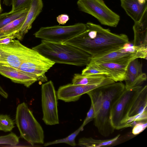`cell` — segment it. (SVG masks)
Wrapping results in <instances>:
<instances>
[{"instance_id":"cell-30","label":"cell","mask_w":147,"mask_h":147,"mask_svg":"<svg viewBox=\"0 0 147 147\" xmlns=\"http://www.w3.org/2000/svg\"><path fill=\"white\" fill-rule=\"evenodd\" d=\"M95 117V113L93 106L91 104L90 109L88 112L86 117L82 124L84 127L88 123L94 119Z\"/></svg>"},{"instance_id":"cell-23","label":"cell","mask_w":147,"mask_h":147,"mask_svg":"<svg viewBox=\"0 0 147 147\" xmlns=\"http://www.w3.org/2000/svg\"><path fill=\"white\" fill-rule=\"evenodd\" d=\"M27 13L12 21L1 28L0 33H9L19 31L25 21Z\"/></svg>"},{"instance_id":"cell-31","label":"cell","mask_w":147,"mask_h":147,"mask_svg":"<svg viewBox=\"0 0 147 147\" xmlns=\"http://www.w3.org/2000/svg\"><path fill=\"white\" fill-rule=\"evenodd\" d=\"M18 32L12 34L0 37V45H4L8 44L14 38H16Z\"/></svg>"},{"instance_id":"cell-3","label":"cell","mask_w":147,"mask_h":147,"mask_svg":"<svg viewBox=\"0 0 147 147\" xmlns=\"http://www.w3.org/2000/svg\"><path fill=\"white\" fill-rule=\"evenodd\" d=\"M32 49L55 63L84 66L90 62L92 57L80 49L64 42L42 40L40 44Z\"/></svg>"},{"instance_id":"cell-26","label":"cell","mask_w":147,"mask_h":147,"mask_svg":"<svg viewBox=\"0 0 147 147\" xmlns=\"http://www.w3.org/2000/svg\"><path fill=\"white\" fill-rule=\"evenodd\" d=\"M19 143V138L13 132L5 136H0V144H5L15 146Z\"/></svg>"},{"instance_id":"cell-17","label":"cell","mask_w":147,"mask_h":147,"mask_svg":"<svg viewBox=\"0 0 147 147\" xmlns=\"http://www.w3.org/2000/svg\"><path fill=\"white\" fill-rule=\"evenodd\" d=\"M121 6L134 21H139L147 9V0H120Z\"/></svg>"},{"instance_id":"cell-16","label":"cell","mask_w":147,"mask_h":147,"mask_svg":"<svg viewBox=\"0 0 147 147\" xmlns=\"http://www.w3.org/2000/svg\"><path fill=\"white\" fill-rule=\"evenodd\" d=\"M42 0H32L25 21L17 33L16 38L22 40L32 27V24L42 11Z\"/></svg>"},{"instance_id":"cell-18","label":"cell","mask_w":147,"mask_h":147,"mask_svg":"<svg viewBox=\"0 0 147 147\" xmlns=\"http://www.w3.org/2000/svg\"><path fill=\"white\" fill-rule=\"evenodd\" d=\"M133 29L134 34L133 46L147 48V9L140 19L134 22Z\"/></svg>"},{"instance_id":"cell-8","label":"cell","mask_w":147,"mask_h":147,"mask_svg":"<svg viewBox=\"0 0 147 147\" xmlns=\"http://www.w3.org/2000/svg\"><path fill=\"white\" fill-rule=\"evenodd\" d=\"M86 28V24L81 23L65 26L56 25L42 27L34 35L43 40L63 43L81 33Z\"/></svg>"},{"instance_id":"cell-34","label":"cell","mask_w":147,"mask_h":147,"mask_svg":"<svg viewBox=\"0 0 147 147\" xmlns=\"http://www.w3.org/2000/svg\"><path fill=\"white\" fill-rule=\"evenodd\" d=\"M13 0H3V4L7 6L12 5Z\"/></svg>"},{"instance_id":"cell-7","label":"cell","mask_w":147,"mask_h":147,"mask_svg":"<svg viewBox=\"0 0 147 147\" xmlns=\"http://www.w3.org/2000/svg\"><path fill=\"white\" fill-rule=\"evenodd\" d=\"M77 5L81 11L90 14L102 24L115 27L120 17L110 9L103 0H78Z\"/></svg>"},{"instance_id":"cell-11","label":"cell","mask_w":147,"mask_h":147,"mask_svg":"<svg viewBox=\"0 0 147 147\" xmlns=\"http://www.w3.org/2000/svg\"><path fill=\"white\" fill-rule=\"evenodd\" d=\"M115 82L107 77L102 82L88 85H74L69 84L60 86L57 92L58 99L65 102H75L81 96L99 87Z\"/></svg>"},{"instance_id":"cell-33","label":"cell","mask_w":147,"mask_h":147,"mask_svg":"<svg viewBox=\"0 0 147 147\" xmlns=\"http://www.w3.org/2000/svg\"><path fill=\"white\" fill-rule=\"evenodd\" d=\"M0 94L4 98L7 99L8 97V94L5 92L0 85Z\"/></svg>"},{"instance_id":"cell-32","label":"cell","mask_w":147,"mask_h":147,"mask_svg":"<svg viewBox=\"0 0 147 147\" xmlns=\"http://www.w3.org/2000/svg\"><path fill=\"white\" fill-rule=\"evenodd\" d=\"M69 19V16L66 14H62L58 16L57 17V21L59 24H65Z\"/></svg>"},{"instance_id":"cell-35","label":"cell","mask_w":147,"mask_h":147,"mask_svg":"<svg viewBox=\"0 0 147 147\" xmlns=\"http://www.w3.org/2000/svg\"><path fill=\"white\" fill-rule=\"evenodd\" d=\"M18 31H15V32H12V33H9L5 34V33H0V37H3V36H7V35H9L12 34H13V33H15V32H17Z\"/></svg>"},{"instance_id":"cell-9","label":"cell","mask_w":147,"mask_h":147,"mask_svg":"<svg viewBox=\"0 0 147 147\" xmlns=\"http://www.w3.org/2000/svg\"><path fill=\"white\" fill-rule=\"evenodd\" d=\"M42 120L49 125L59 124L57 92L53 82L50 80L41 86Z\"/></svg>"},{"instance_id":"cell-10","label":"cell","mask_w":147,"mask_h":147,"mask_svg":"<svg viewBox=\"0 0 147 147\" xmlns=\"http://www.w3.org/2000/svg\"><path fill=\"white\" fill-rule=\"evenodd\" d=\"M147 48L134 46L129 42L115 51L91 58V61L99 62H120L138 58L146 59Z\"/></svg>"},{"instance_id":"cell-20","label":"cell","mask_w":147,"mask_h":147,"mask_svg":"<svg viewBox=\"0 0 147 147\" xmlns=\"http://www.w3.org/2000/svg\"><path fill=\"white\" fill-rule=\"evenodd\" d=\"M120 136L118 134L115 137L108 139L99 140L91 137L83 138H80L78 145L81 147H99L109 146L115 143Z\"/></svg>"},{"instance_id":"cell-27","label":"cell","mask_w":147,"mask_h":147,"mask_svg":"<svg viewBox=\"0 0 147 147\" xmlns=\"http://www.w3.org/2000/svg\"><path fill=\"white\" fill-rule=\"evenodd\" d=\"M32 0H13L12 8L10 12L30 7Z\"/></svg>"},{"instance_id":"cell-37","label":"cell","mask_w":147,"mask_h":147,"mask_svg":"<svg viewBox=\"0 0 147 147\" xmlns=\"http://www.w3.org/2000/svg\"><path fill=\"white\" fill-rule=\"evenodd\" d=\"M1 57V55L0 52V58Z\"/></svg>"},{"instance_id":"cell-4","label":"cell","mask_w":147,"mask_h":147,"mask_svg":"<svg viewBox=\"0 0 147 147\" xmlns=\"http://www.w3.org/2000/svg\"><path fill=\"white\" fill-rule=\"evenodd\" d=\"M15 121L22 138L32 146L35 144H44L43 129L24 102L18 106Z\"/></svg>"},{"instance_id":"cell-24","label":"cell","mask_w":147,"mask_h":147,"mask_svg":"<svg viewBox=\"0 0 147 147\" xmlns=\"http://www.w3.org/2000/svg\"><path fill=\"white\" fill-rule=\"evenodd\" d=\"M84 127L81 125L77 130L72 133L67 137L60 139L45 143L44 146H46L49 145L59 143H65L72 146H75L76 144L75 142V139L76 137L80 131L83 130Z\"/></svg>"},{"instance_id":"cell-22","label":"cell","mask_w":147,"mask_h":147,"mask_svg":"<svg viewBox=\"0 0 147 147\" xmlns=\"http://www.w3.org/2000/svg\"><path fill=\"white\" fill-rule=\"evenodd\" d=\"M30 7L23 8L13 12L0 14V29L12 21L28 13Z\"/></svg>"},{"instance_id":"cell-12","label":"cell","mask_w":147,"mask_h":147,"mask_svg":"<svg viewBox=\"0 0 147 147\" xmlns=\"http://www.w3.org/2000/svg\"><path fill=\"white\" fill-rule=\"evenodd\" d=\"M28 48L15 39L7 44L0 45V63L19 69Z\"/></svg>"},{"instance_id":"cell-28","label":"cell","mask_w":147,"mask_h":147,"mask_svg":"<svg viewBox=\"0 0 147 147\" xmlns=\"http://www.w3.org/2000/svg\"><path fill=\"white\" fill-rule=\"evenodd\" d=\"M83 69L82 74L84 76L103 75L107 77V74L104 72L88 64Z\"/></svg>"},{"instance_id":"cell-29","label":"cell","mask_w":147,"mask_h":147,"mask_svg":"<svg viewBox=\"0 0 147 147\" xmlns=\"http://www.w3.org/2000/svg\"><path fill=\"white\" fill-rule=\"evenodd\" d=\"M147 126V120L138 122L133 127L132 133L134 135H138L142 132Z\"/></svg>"},{"instance_id":"cell-19","label":"cell","mask_w":147,"mask_h":147,"mask_svg":"<svg viewBox=\"0 0 147 147\" xmlns=\"http://www.w3.org/2000/svg\"><path fill=\"white\" fill-rule=\"evenodd\" d=\"M147 111V86L142 87L129 113L131 117Z\"/></svg>"},{"instance_id":"cell-36","label":"cell","mask_w":147,"mask_h":147,"mask_svg":"<svg viewBox=\"0 0 147 147\" xmlns=\"http://www.w3.org/2000/svg\"><path fill=\"white\" fill-rule=\"evenodd\" d=\"M1 0H0V13L1 11Z\"/></svg>"},{"instance_id":"cell-25","label":"cell","mask_w":147,"mask_h":147,"mask_svg":"<svg viewBox=\"0 0 147 147\" xmlns=\"http://www.w3.org/2000/svg\"><path fill=\"white\" fill-rule=\"evenodd\" d=\"M14 120L7 115H0V130L5 132L11 131L14 126Z\"/></svg>"},{"instance_id":"cell-5","label":"cell","mask_w":147,"mask_h":147,"mask_svg":"<svg viewBox=\"0 0 147 147\" xmlns=\"http://www.w3.org/2000/svg\"><path fill=\"white\" fill-rule=\"evenodd\" d=\"M142 87L138 86L129 89L125 88L113 104L110 119L115 129L126 128L129 112Z\"/></svg>"},{"instance_id":"cell-13","label":"cell","mask_w":147,"mask_h":147,"mask_svg":"<svg viewBox=\"0 0 147 147\" xmlns=\"http://www.w3.org/2000/svg\"><path fill=\"white\" fill-rule=\"evenodd\" d=\"M131 61L99 62L91 61L88 64L105 72L107 77L115 82L124 80L127 67Z\"/></svg>"},{"instance_id":"cell-38","label":"cell","mask_w":147,"mask_h":147,"mask_svg":"<svg viewBox=\"0 0 147 147\" xmlns=\"http://www.w3.org/2000/svg\"><path fill=\"white\" fill-rule=\"evenodd\" d=\"M0 101H1V100H0Z\"/></svg>"},{"instance_id":"cell-1","label":"cell","mask_w":147,"mask_h":147,"mask_svg":"<svg viewBox=\"0 0 147 147\" xmlns=\"http://www.w3.org/2000/svg\"><path fill=\"white\" fill-rule=\"evenodd\" d=\"M86 24L84 32L64 43L73 45L93 57L118 50L129 42L125 34L112 33L91 22Z\"/></svg>"},{"instance_id":"cell-14","label":"cell","mask_w":147,"mask_h":147,"mask_svg":"<svg viewBox=\"0 0 147 147\" xmlns=\"http://www.w3.org/2000/svg\"><path fill=\"white\" fill-rule=\"evenodd\" d=\"M138 59L132 60L127 65L124 80L125 83V89L140 86L146 80V74L142 71V63L138 61Z\"/></svg>"},{"instance_id":"cell-2","label":"cell","mask_w":147,"mask_h":147,"mask_svg":"<svg viewBox=\"0 0 147 147\" xmlns=\"http://www.w3.org/2000/svg\"><path fill=\"white\" fill-rule=\"evenodd\" d=\"M125 89L121 82L101 86L86 94L89 96L94 111V124L99 133L104 137L112 134L110 116L111 106Z\"/></svg>"},{"instance_id":"cell-21","label":"cell","mask_w":147,"mask_h":147,"mask_svg":"<svg viewBox=\"0 0 147 147\" xmlns=\"http://www.w3.org/2000/svg\"><path fill=\"white\" fill-rule=\"evenodd\" d=\"M107 77L103 75L84 76L75 74L73 76L72 84L74 85H88L98 84L104 81Z\"/></svg>"},{"instance_id":"cell-15","label":"cell","mask_w":147,"mask_h":147,"mask_svg":"<svg viewBox=\"0 0 147 147\" xmlns=\"http://www.w3.org/2000/svg\"><path fill=\"white\" fill-rule=\"evenodd\" d=\"M0 74L15 83L23 84L27 88L37 81L27 73L9 65L0 63Z\"/></svg>"},{"instance_id":"cell-6","label":"cell","mask_w":147,"mask_h":147,"mask_svg":"<svg viewBox=\"0 0 147 147\" xmlns=\"http://www.w3.org/2000/svg\"><path fill=\"white\" fill-rule=\"evenodd\" d=\"M53 61L32 49L28 48L19 69L39 82L47 81L45 73L55 64Z\"/></svg>"}]
</instances>
